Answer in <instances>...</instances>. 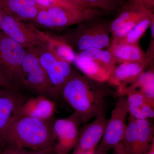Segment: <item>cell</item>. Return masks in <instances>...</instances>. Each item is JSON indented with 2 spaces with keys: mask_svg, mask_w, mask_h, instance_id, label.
Returning a JSON list of instances; mask_svg holds the SVG:
<instances>
[{
  "mask_svg": "<svg viewBox=\"0 0 154 154\" xmlns=\"http://www.w3.org/2000/svg\"><path fill=\"white\" fill-rule=\"evenodd\" d=\"M99 82L73 70L60 92L79 116L82 124L94 118L105 116V99L113 92Z\"/></svg>",
  "mask_w": 154,
  "mask_h": 154,
  "instance_id": "obj_1",
  "label": "cell"
},
{
  "mask_svg": "<svg viewBox=\"0 0 154 154\" xmlns=\"http://www.w3.org/2000/svg\"><path fill=\"white\" fill-rule=\"evenodd\" d=\"M53 118L17 116L0 132V145L29 150L53 151Z\"/></svg>",
  "mask_w": 154,
  "mask_h": 154,
  "instance_id": "obj_2",
  "label": "cell"
},
{
  "mask_svg": "<svg viewBox=\"0 0 154 154\" xmlns=\"http://www.w3.org/2000/svg\"><path fill=\"white\" fill-rule=\"evenodd\" d=\"M96 19L80 24L69 33L57 37L80 52L92 48H109L110 24Z\"/></svg>",
  "mask_w": 154,
  "mask_h": 154,
  "instance_id": "obj_3",
  "label": "cell"
},
{
  "mask_svg": "<svg viewBox=\"0 0 154 154\" xmlns=\"http://www.w3.org/2000/svg\"><path fill=\"white\" fill-rule=\"evenodd\" d=\"M102 12L92 8L68 10L40 5L33 23L46 29H60L97 19Z\"/></svg>",
  "mask_w": 154,
  "mask_h": 154,
  "instance_id": "obj_4",
  "label": "cell"
},
{
  "mask_svg": "<svg viewBox=\"0 0 154 154\" xmlns=\"http://www.w3.org/2000/svg\"><path fill=\"white\" fill-rule=\"evenodd\" d=\"M22 83L23 90L35 96H46L54 101L59 99L57 90L38 60L28 51L22 62Z\"/></svg>",
  "mask_w": 154,
  "mask_h": 154,
  "instance_id": "obj_5",
  "label": "cell"
},
{
  "mask_svg": "<svg viewBox=\"0 0 154 154\" xmlns=\"http://www.w3.org/2000/svg\"><path fill=\"white\" fill-rule=\"evenodd\" d=\"M27 51L0 30V68L16 90L23 91L22 64Z\"/></svg>",
  "mask_w": 154,
  "mask_h": 154,
  "instance_id": "obj_6",
  "label": "cell"
},
{
  "mask_svg": "<svg viewBox=\"0 0 154 154\" xmlns=\"http://www.w3.org/2000/svg\"><path fill=\"white\" fill-rule=\"evenodd\" d=\"M27 51L37 58L59 94L73 71L70 63L56 55L50 46L48 38L44 44Z\"/></svg>",
  "mask_w": 154,
  "mask_h": 154,
  "instance_id": "obj_7",
  "label": "cell"
},
{
  "mask_svg": "<svg viewBox=\"0 0 154 154\" xmlns=\"http://www.w3.org/2000/svg\"><path fill=\"white\" fill-rule=\"evenodd\" d=\"M128 114V106L124 96H118L115 107L107 121L105 132L98 145L96 153H105L114 148L121 142L126 131V119Z\"/></svg>",
  "mask_w": 154,
  "mask_h": 154,
  "instance_id": "obj_8",
  "label": "cell"
},
{
  "mask_svg": "<svg viewBox=\"0 0 154 154\" xmlns=\"http://www.w3.org/2000/svg\"><path fill=\"white\" fill-rule=\"evenodd\" d=\"M2 12L0 30L22 45L26 50H30L47 42L46 34L39 32L32 25H25L22 21L4 11Z\"/></svg>",
  "mask_w": 154,
  "mask_h": 154,
  "instance_id": "obj_9",
  "label": "cell"
},
{
  "mask_svg": "<svg viewBox=\"0 0 154 154\" xmlns=\"http://www.w3.org/2000/svg\"><path fill=\"white\" fill-rule=\"evenodd\" d=\"M82 122L74 113L67 118L54 120L53 124V151L56 154H68L76 144Z\"/></svg>",
  "mask_w": 154,
  "mask_h": 154,
  "instance_id": "obj_10",
  "label": "cell"
},
{
  "mask_svg": "<svg viewBox=\"0 0 154 154\" xmlns=\"http://www.w3.org/2000/svg\"><path fill=\"white\" fill-rule=\"evenodd\" d=\"M108 119L105 116L95 118L89 124L79 128L76 144L73 154H95L105 132Z\"/></svg>",
  "mask_w": 154,
  "mask_h": 154,
  "instance_id": "obj_11",
  "label": "cell"
},
{
  "mask_svg": "<svg viewBox=\"0 0 154 154\" xmlns=\"http://www.w3.org/2000/svg\"><path fill=\"white\" fill-rule=\"evenodd\" d=\"M28 97L12 88H0V132L17 116L20 106Z\"/></svg>",
  "mask_w": 154,
  "mask_h": 154,
  "instance_id": "obj_12",
  "label": "cell"
},
{
  "mask_svg": "<svg viewBox=\"0 0 154 154\" xmlns=\"http://www.w3.org/2000/svg\"><path fill=\"white\" fill-rule=\"evenodd\" d=\"M151 64L129 62L115 63L107 82L117 88H125L134 82Z\"/></svg>",
  "mask_w": 154,
  "mask_h": 154,
  "instance_id": "obj_13",
  "label": "cell"
},
{
  "mask_svg": "<svg viewBox=\"0 0 154 154\" xmlns=\"http://www.w3.org/2000/svg\"><path fill=\"white\" fill-rule=\"evenodd\" d=\"M55 102L43 96L28 98L20 106L17 116H28L42 120L52 118Z\"/></svg>",
  "mask_w": 154,
  "mask_h": 154,
  "instance_id": "obj_14",
  "label": "cell"
},
{
  "mask_svg": "<svg viewBox=\"0 0 154 154\" xmlns=\"http://www.w3.org/2000/svg\"><path fill=\"white\" fill-rule=\"evenodd\" d=\"M108 50L111 53L115 63L129 62L152 64V55L146 54L139 43L128 44L112 42Z\"/></svg>",
  "mask_w": 154,
  "mask_h": 154,
  "instance_id": "obj_15",
  "label": "cell"
},
{
  "mask_svg": "<svg viewBox=\"0 0 154 154\" xmlns=\"http://www.w3.org/2000/svg\"><path fill=\"white\" fill-rule=\"evenodd\" d=\"M40 5L35 0H0V10L22 22H34Z\"/></svg>",
  "mask_w": 154,
  "mask_h": 154,
  "instance_id": "obj_16",
  "label": "cell"
},
{
  "mask_svg": "<svg viewBox=\"0 0 154 154\" xmlns=\"http://www.w3.org/2000/svg\"><path fill=\"white\" fill-rule=\"evenodd\" d=\"M74 61L83 75L99 82H107L113 68L108 64L97 60L80 58L75 56Z\"/></svg>",
  "mask_w": 154,
  "mask_h": 154,
  "instance_id": "obj_17",
  "label": "cell"
},
{
  "mask_svg": "<svg viewBox=\"0 0 154 154\" xmlns=\"http://www.w3.org/2000/svg\"><path fill=\"white\" fill-rule=\"evenodd\" d=\"M137 145L136 154H146L154 141V126L151 119H136Z\"/></svg>",
  "mask_w": 154,
  "mask_h": 154,
  "instance_id": "obj_18",
  "label": "cell"
},
{
  "mask_svg": "<svg viewBox=\"0 0 154 154\" xmlns=\"http://www.w3.org/2000/svg\"><path fill=\"white\" fill-rule=\"evenodd\" d=\"M135 91L154 99V72L153 68L144 72L135 82L125 88L117 90V97L126 91Z\"/></svg>",
  "mask_w": 154,
  "mask_h": 154,
  "instance_id": "obj_19",
  "label": "cell"
},
{
  "mask_svg": "<svg viewBox=\"0 0 154 154\" xmlns=\"http://www.w3.org/2000/svg\"><path fill=\"white\" fill-rule=\"evenodd\" d=\"M129 5L110 24V31L112 33L134 19L144 9L146 8L139 2L133 0H129Z\"/></svg>",
  "mask_w": 154,
  "mask_h": 154,
  "instance_id": "obj_20",
  "label": "cell"
},
{
  "mask_svg": "<svg viewBox=\"0 0 154 154\" xmlns=\"http://www.w3.org/2000/svg\"><path fill=\"white\" fill-rule=\"evenodd\" d=\"M153 22L154 15L153 14L139 22L124 37L116 41H112V42L128 44L139 43L140 38Z\"/></svg>",
  "mask_w": 154,
  "mask_h": 154,
  "instance_id": "obj_21",
  "label": "cell"
},
{
  "mask_svg": "<svg viewBox=\"0 0 154 154\" xmlns=\"http://www.w3.org/2000/svg\"><path fill=\"white\" fill-rule=\"evenodd\" d=\"M47 36L50 46L58 57L69 63L74 61L75 56L72 48L69 45L57 36Z\"/></svg>",
  "mask_w": 154,
  "mask_h": 154,
  "instance_id": "obj_22",
  "label": "cell"
},
{
  "mask_svg": "<svg viewBox=\"0 0 154 154\" xmlns=\"http://www.w3.org/2000/svg\"><path fill=\"white\" fill-rule=\"evenodd\" d=\"M128 120L126 131L121 142L128 154H136L137 145L136 119L129 116Z\"/></svg>",
  "mask_w": 154,
  "mask_h": 154,
  "instance_id": "obj_23",
  "label": "cell"
},
{
  "mask_svg": "<svg viewBox=\"0 0 154 154\" xmlns=\"http://www.w3.org/2000/svg\"><path fill=\"white\" fill-rule=\"evenodd\" d=\"M153 14L152 12L148 9L145 8L134 19L127 22L118 30L112 33L113 36V41H116L126 36L141 21L147 17L152 16Z\"/></svg>",
  "mask_w": 154,
  "mask_h": 154,
  "instance_id": "obj_24",
  "label": "cell"
},
{
  "mask_svg": "<svg viewBox=\"0 0 154 154\" xmlns=\"http://www.w3.org/2000/svg\"><path fill=\"white\" fill-rule=\"evenodd\" d=\"M77 56L80 58L102 61L113 67L115 64L112 54L108 50H104L100 48H92L81 51Z\"/></svg>",
  "mask_w": 154,
  "mask_h": 154,
  "instance_id": "obj_25",
  "label": "cell"
},
{
  "mask_svg": "<svg viewBox=\"0 0 154 154\" xmlns=\"http://www.w3.org/2000/svg\"><path fill=\"white\" fill-rule=\"evenodd\" d=\"M128 106L129 116L137 119H152L154 117V106L148 105H137L129 104Z\"/></svg>",
  "mask_w": 154,
  "mask_h": 154,
  "instance_id": "obj_26",
  "label": "cell"
},
{
  "mask_svg": "<svg viewBox=\"0 0 154 154\" xmlns=\"http://www.w3.org/2000/svg\"><path fill=\"white\" fill-rule=\"evenodd\" d=\"M120 96H127L126 100L128 105L148 104L154 106V99L149 98L137 91H126L122 93Z\"/></svg>",
  "mask_w": 154,
  "mask_h": 154,
  "instance_id": "obj_27",
  "label": "cell"
},
{
  "mask_svg": "<svg viewBox=\"0 0 154 154\" xmlns=\"http://www.w3.org/2000/svg\"><path fill=\"white\" fill-rule=\"evenodd\" d=\"M92 8L102 11L111 12L118 6V0H85Z\"/></svg>",
  "mask_w": 154,
  "mask_h": 154,
  "instance_id": "obj_28",
  "label": "cell"
},
{
  "mask_svg": "<svg viewBox=\"0 0 154 154\" xmlns=\"http://www.w3.org/2000/svg\"><path fill=\"white\" fill-rule=\"evenodd\" d=\"M35 1L40 5L46 7H56L68 10L84 9L65 0H35Z\"/></svg>",
  "mask_w": 154,
  "mask_h": 154,
  "instance_id": "obj_29",
  "label": "cell"
},
{
  "mask_svg": "<svg viewBox=\"0 0 154 154\" xmlns=\"http://www.w3.org/2000/svg\"><path fill=\"white\" fill-rule=\"evenodd\" d=\"M28 150L22 148L8 146L0 154H28Z\"/></svg>",
  "mask_w": 154,
  "mask_h": 154,
  "instance_id": "obj_30",
  "label": "cell"
},
{
  "mask_svg": "<svg viewBox=\"0 0 154 154\" xmlns=\"http://www.w3.org/2000/svg\"><path fill=\"white\" fill-rule=\"evenodd\" d=\"M12 88L15 89L0 68V88Z\"/></svg>",
  "mask_w": 154,
  "mask_h": 154,
  "instance_id": "obj_31",
  "label": "cell"
},
{
  "mask_svg": "<svg viewBox=\"0 0 154 154\" xmlns=\"http://www.w3.org/2000/svg\"><path fill=\"white\" fill-rule=\"evenodd\" d=\"M65 1L73 4L75 5L78 6L82 8H92L86 2L85 0H65Z\"/></svg>",
  "mask_w": 154,
  "mask_h": 154,
  "instance_id": "obj_32",
  "label": "cell"
},
{
  "mask_svg": "<svg viewBox=\"0 0 154 154\" xmlns=\"http://www.w3.org/2000/svg\"><path fill=\"white\" fill-rule=\"evenodd\" d=\"M141 3L144 6L152 12L154 11V0H133Z\"/></svg>",
  "mask_w": 154,
  "mask_h": 154,
  "instance_id": "obj_33",
  "label": "cell"
},
{
  "mask_svg": "<svg viewBox=\"0 0 154 154\" xmlns=\"http://www.w3.org/2000/svg\"><path fill=\"white\" fill-rule=\"evenodd\" d=\"M113 154H128L122 143L120 142L113 149Z\"/></svg>",
  "mask_w": 154,
  "mask_h": 154,
  "instance_id": "obj_34",
  "label": "cell"
},
{
  "mask_svg": "<svg viewBox=\"0 0 154 154\" xmlns=\"http://www.w3.org/2000/svg\"><path fill=\"white\" fill-rule=\"evenodd\" d=\"M28 154H56L52 151L47 150H29Z\"/></svg>",
  "mask_w": 154,
  "mask_h": 154,
  "instance_id": "obj_35",
  "label": "cell"
},
{
  "mask_svg": "<svg viewBox=\"0 0 154 154\" xmlns=\"http://www.w3.org/2000/svg\"><path fill=\"white\" fill-rule=\"evenodd\" d=\"M146 154H154V141L152 144L150 149Z\"/></svg>",
  "mask_w": 154,
  "mask_h": 154,
  "instance_id": "obj_36",
  "label": "cell"
},
{
  "mask_svg": "<svg viewBox=\"0 0 154 154\" xmlns=\"http://www.w3.org/2000/svg\"><path fill=\"white\" fill-rule=\"evenodd\" d=\"M151 32L152 38H154V22L151 25Z\"/></svg>",
  "mask_w": 154,
  "mask_h": 154,
  "instance_id": "obj_37",
  "label": "cell"
},
{
  "mask_svg": "<svg viewBox=\"0 0 154 154\" xmlns=\"http://www.w3.org/2000/svg\"><path fill=\"white\" fill-rule=\"evenodd\" d=\"M2 10H0V26H1V22H2Z\"/></svg>",
  "mask_w": 154,
  "mask_h": 154,
  "instance_id": "obj_38",
  "label": "cell"
},
{
  "mask_svg": "<svg viewBox=\"0 0 154 154\" xmlns=\"http://www.w3.org/2000/svg\"><path fill=\"white\" fill-rule=\"evenodd\" d=\"M96 154H105L104 153H101Z\"/></svg>",
  "mask_w": 154,
  "mask_h": 154,
  "instance_id": "obj_39",
  "label": "cell"
},
{
  "mask_svg": "<svg viewBox=\"0 0 154 154\" xmlns=\"http://www.w3.org/2000/svg\"></svg>",
  "mask_w": 154,
  "mask_h": 154,
  "instance_id": "obj_40",
  "label": "cell"
}]
</instances>
